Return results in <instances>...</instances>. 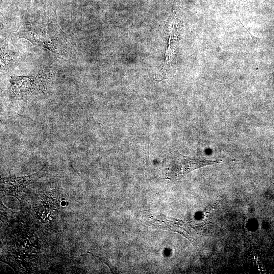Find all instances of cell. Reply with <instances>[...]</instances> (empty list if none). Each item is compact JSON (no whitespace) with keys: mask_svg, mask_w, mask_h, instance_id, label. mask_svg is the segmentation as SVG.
<instances>
[{"mask_svg":"<svg viewBox=\"0 0 274 274\" xmlns=\"http://www.w3.org/2000/svg\"><path fill=\"white\" fill-rule=\"evenodd\" d=\"M220 160H208L201 158H191L184 156L178 159L176 167L177 178H181L190 172L202 167L220 163Z\"/></svg>","mask_w":274,"mask_h":274,"instance_id":"obj_3","label":"cell"},{"mask_svg":"<svg viewBox=\"0 0 274 274\" xmlns=\"http://www.w3.org/2000/svg\"><path fill=\"white\" fill-rule=\"evenodd\" d=\"M17 59L14 53L9 49L1 47V68L3 70H8L15 66Z\"/></svg>","mask_w":274,"mask_h":274,"instance_id":"obj_5","label":"cell"},{"mask_svg":"<svg viewBox=\"0 0 274 274\" xmlns=\"http://www.w3.org/2000/svg\"><path fill=\"white\" fill-rule=\"evenodd\" d=\"M50 80L47 72L30 76H11L9 91L14 98H26L43 92Z\"/></svg>","mask_w":274,"mask_h":274,"instance_id":"obj_2","label":"cell"},{"mask_svg":"<svg viewBox=\"0 0 274 274\" xmlns=\"http://www.w3.org/2000/svg\"><path fill=\"white\" fill-rule=\"evenodd\" d=\"M65 35L54 18L41 22H27L22 25L18 32L20 38L26 39L34 45L58 55L63 54Z\"/></svg>","mask_w":274,"mask_h":274,"instance_id":"obj_1","label":"cell"},{"mask_svg":"<svg viewBox=\"0 0 274 274\" xmlns=\"http://www.w3.org/2000/svg\"><path fill=\"white\" fill-rule=\"evenodd\" d=\"M156 221L161 222L162 225H165V229L177 232L186 238L193 240L194 237V233L192 230L184 222L176 219H173L172 220H166L165 221H160L156 220Z\"/></svg>","mask_w":274,"mask_h":274,"instance_id":"obj_4","label":"cell"}]
</instances>
